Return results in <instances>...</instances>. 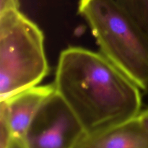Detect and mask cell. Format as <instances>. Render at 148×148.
Here are the masks:
<instances>
[{
  "instance_id": "cell-1",
  "label": "cell",
  "mask_w": 148,
  "mask_h": 148,
  "mask_svg": "<svg viewBox=\"0 0 148 148\" xmlns=\"http://www.w3.org/2000/svg\"><path fill=\"white\" fill-rule=\"evenodd\" d=\"M53 85L86 135L141 112L140 88L102 53L84 48L69 47L61 53Z\"/></svg>"
},
{
  "instance_id": "cell-2",
  "label": "cell",
  "mask_w": 148,
  "mask_h": 148,
  "mask_svg": "<svg viewBox=\"0 0 148 148\" xmlns=\"http://www.w3.org/2000/svg\"><path fill=\"white\" fill-rule=\"evenodd\" d=\"M101 53L140 89H148V36L116 0H80Z\"/></svg>"
},
{
  "instance_id": "cell-3",
  "label": "cell",
  "mask_w": 148,
  "mask_h": 148,
  "mask_svg": "<svg viewBox=\"0 0 148 148\" xmlns=\"http://www.w3.org/2000/svg\"><path fill=\"white\" fill-rule=\"evenodd\" d=\"M49 71L43 32L19 8L0 12L1 101L37 85Z\"/></svg>"
},
{
  "instance_id": "cell-4",
  "label": "cell",
  "mask_w": 148,
  "mask_h": 148,
  "mask_svg": "<svg viewBox=\"0 0 148 148\" xmlns=\"http://www.w3.org/2000/svg\"><path fill=\"white\" fill-rule=\"evenodd\" d=\"M86 135L78 119L55 90L28 127L27 148H74Z\"/></svg>"
},
{
  "instance_id": "cell-5",
  "label": "cell",
  "mask_w": 148,
  "mask_h": 148,
  "mask_svg": "<svg viewBox=\"0 0 148 148\" xmlns=\"http://www.w3.org/2000/svg\"><path fill=\"white\" fill-rule=\"evenodd\" d=\"M54 91V85H36L3 100L7 106L12 137L25 140L36 113L45 100Z\"/></svg>"
},
{
  "instance_id": "cell-6",
  "label": "cell",
  "mask_w": 148,
  "mask_h": 148,
  "mask_svg": "<svg viewBox=\"0 0 148 148\" xmlns=\"http://www.w3.org/2000/svg\"><path fill=\"white\" fill-rule=\"evenodd\" d=\"M74 148H148V130L137 116L104 131L85 135Z\"/></svg>"
},
{
  "instance_id": "cell-7",
  "label": "cell",
  "mask_w": 148,
  "mask_h": 148,
  "mask_svg": "<svg viewBox=\"0 0 148 148\" xmlns=\"http://www.w3.org/2000/svg\"><path fill=\"white\" fill-rule=\"evenodd\" d=\"M148 36V0H116Z\"/></svg>"
},
{
  "instance_id": "cell-8",
  "label": "cell",
  "mask_w": 148,
  "mask_h": 148,
  "mask_svg": "<svg viewBox=\"0 0 148 148\" xmlns=\"http://www.w3.org/2000/svg\"><path fill=\"white\" fill-rule=\"evenodd\" d=\"M1 148H27L24 140L13 138L10 130L6 127H1Z\"/></svg>"
},
{
  "instance_id": "cell-9",
  "label": "cell",
  "mask_w": 148,
  "mask_h": 148,
  "mask_svg": "<svg viewBox=\"0 0 148 148\" xmlns=\"http://www.w3.org/2000/svg\"><path fill=\"white\" fill-rule=\"evenodd\" d=\"M18 7V0H0V12L9 9Z\"/></svg>"
},
{
  "instance_id": "cell-10",
  "label": "cell",
  "mask_w": 148,
  "mask_h": 148,
  "mask_svg": "<svg viewBox=\"0 0 148 148\" xmlns=\"http://www.w3.org/2000/svg\"><path fill=\"white\" fill-rule=\"evenodd\" d=\"M138 119L143 127L148 130V108L140 112L138 115Z\"/></svg>"
}]
</instances>
